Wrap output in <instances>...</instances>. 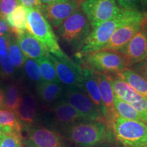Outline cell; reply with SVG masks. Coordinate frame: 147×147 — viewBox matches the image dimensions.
<instances>
[{
	"label": "cell",
	"mask_w": 147,
	"mask_h": 147,
	"mask_svg": "<svg viewBox=\"0 0 147 147\" xmlns=\"http://www.w3.org/2000/svg\"><path fill=\"white\" fill-rule=\"evenodd\" d=\"M8 53L11 62L15 69L21 68L27 58L20 49L16 36L12 32L9 38Z\"/></svg>",
	"instance_id": "24"
},
{
	"label": "cell",
	"mask_w": 147,
	"mask_h": 147,
	"mask_svg": "<svg viewBox=\"0 0 147 147\" xmlns=\"http://www.w3.org/2000/svg\"><path fill=\"white\" fill-rule=\"evenodd\" d=\"M93 73L98 84L101 98L104 106V121L108 130L110 131L112 130L114 122L118 116L114 106L115 94H114L113 87L107 75L96 71H93Z\"/></svg>",
	"instance_id": "11"
},
{
	"label": "cell",
	"mask_w": 147,
	"mask_h": 147,
	"mask_svg": "<svg viewBox=\"0 0 147 147\" xmlns=\"http://www.w3.org/2000/svg\"><path fill=\"white\" fill-rule=\"evenodd\" d=\"M16 37L20 49L26 58L37 60L49 55L45 46L29 32L21 33Z\"/></svg>",
	"instance_id": "17"
},
{
	"label": "cell",
	"mask_w": 147,
	"mask_h": 147,
	"mask_svg": "<svg viewBox=\"0 0 147 147\" xmlns=\"http://www.w3.org/2000/svg\"><path fill=\"white\" fill-rule=\"evenodd\" d=\"M3 129H2V127H1V126H0V134H1V133H3Z\"/></svg>",
	"instance_id": "39"
},
{
	"label": "cell",
	"mask_w": 147,
	"mask_h": 147,
	"mask_svg": "<svg viewBox=\"0 0 147 147\" xmlns=\"http://www.w3.org/2000/svg\"><path fill=\"white\" fill-rule=\"evenodd\" d=\"M18 2L28 9L40 8L42 6L39 0H18Z\"/></svg>",
	"instance_id": "33"
},
{
	"label": "cell",
	"mask_w": 147,
	"mask_h": 147,
	"mask_svg": "<svg viewBox=\"0 0 147 147\" xmlns=\"http://www.w3.org/2000/svg\"><path fill=\"white\" fill-rule=\"evenodd\" d=\"M4 102L3 108L16 112L22 93L20 91L19 86L16 83L9 84L5 88Z\"/></svg>",
	"instance_id": "23"
},
{
	"label": "cell",
	"mask_w": 147,
	"mask_h": 147,
	"mask_svg": "<svg viewBox=\"0 0 147 147\" xmlns=\"http://www.w3.org/2000/svg\"><path fill=\"white\" fill-rule=\"evenodd\" d=\"M16 114L25 128L34 125L38 115V102L34 95L29 92L22 93Z\"/></svg>",
	"instance_id": "16"
},
{
	"label": "cell",
	"mask_w": 147,
	"mask_h": 147,
	"mask_svg": "<svg viewBox=\"0 0 147 147\" xmlns=\"http://www.w3.org/2000/svg\"><path fill=\"white\" fill-rule=\"evenodd\" d=\"M27 31L45 46L49 53L59 59L69 58L61 49L52 26L40 8L29 9Z\"/></svg>",
	"instance_id": "3"
},
{
	"label": "cell",
	"mask_w": 147,
	"mask_h": 147,
	"mask_svg": "<svg viewBox=\"0 0 147 147\" xmlns=\"http://www.w3.org/2000/svg\"><path fill=\"white\" fill-rule=\"evenodd\" d=\"M25 130V147H67L59 134L45 127L33 125Z\"/></svg>",
	"instance_id": "10"
},
{
	"label": "cell",
	"mask_w": 147,
	"mask_h": 147,
	"mask_svg": "<svg viewBox=\"0 0 147 147\" xmlns=\"http://www.w3.org/2000/svg\"><path fill=\"white\" fill-rule=\"evenodd\" d=\"M65 87L61 82H42L37 85L38 97L47 106L54 105L63 98Z\"/></svg>",
	"instance_id": "18"
},
{
	"label": "cell",
	"mask_w": 147,
	"mask_h": 147,
	"mask_svg": "<svg viewBox=\"0 0 147 147\" xmlns=\"http://www.w3.org/2000/svg\"><path fill=\"white\" fill-rule=\"evenodd\" d=\"M146 13H147V11H146Z\"/></svg>",
	"instance_id": "42"
},
{
	"label": "cell",
	"mask_w": 147,
	"mask_h": 147,
	"mask_svg": "<svg viewBox=\"0 0 147 147\" xmlns=\"http://www.w3.org/2000/svg\"><path fill=\"white\" fill-rule=\"evenodd\" d=\"M57 29L60 38L74 50L79 52L91 34L92 28L85 14L78 9Z\"/></svg>",
	"instance_id": "4"
},
{
	"label": "cell",
	"mask_w": 147,
	"mask_h": 147,
	"mask_svg": "<svg viewBox=\"0 0 147 147\" xmlns=\"http://www.w3.org/2000/svg\"><path fill=\"white\" fill-rule=\"evenodd\" d=\"M77 57L82 58L84 65L92 70L106 74H117L127 68L124 57L117 51L100 50Z\"/></svg>",
	"instance_id": "5"
},
{
	"label": "cell",
	"mask_w": 147,
	"mask_h": 147,
	"mask_svg": "<svg viewBox=\"0 0 147 147\" xmlns=\"http://www.w3.org/2000/svg\"><path fill=\"white\" fill-rule=\"evenodd\" d=\"M117 3L123 10L147 11V0H117Z\"/></svg>",
	"instance_id": "28"
},
{
	"label": "cell",
	"mask_w": 147,
	"mask_h": 147,
	"mask_svg": "<svg viewBox=\"0 0 147 147\" xmlns=\"http://www.w3.org/2000/svg\"><path fill=\"white\" fill-rule=\"evenodd\" d=\"M112 130L117 140L124 146H146L147 125L142 121L129 120L117 116Z\"/></svg>",
	"instance_id": "6"
},
{
	"label": "cell",
	"mask_w": 147,
	"mask_h": 147,
	"mask_svg": "<svg viewBox=\"0 0 147 147\" xmlns=\"http://www.w3.org/2000/svg\"><path fill=\"white\" fill-rule=\"evenodd\" d=\"M146 16L145 12L121 9V12L116 17L104 22L92 29L91 34L77 55L100 51L117 29L125 24L143 21Z\"/></svg>",
	"instance_id": "1"
},
{
	"label": "cell",
	"mask_w": 147,
	"mask_h": 147,
	"mask_svg": "<svg viewBox=\"0 0 147 147\" xmlns=\"http://www.w3.org/2000/svg\"><path fill=\"white\" fill-rule=\"evenodd\" d=\"M3 102H4V92L2 89L0 88V109L3 108Z\"/></svg>",
	"instance_id": "37"
},
{
	"label": "cell",
	"mask_w": 147,
	"mask_h": 147,
	"mask_svg": "<svg viewBox=\"0 0 147 147\" xmlns=\"http://www.w3.org/2000/svg\"><path fill=\"white\" fill-rule=\"evenodd\" d=\"M119 53L126 61L127 68L147 57V30L144 27L135 34L132 39Z\"/></svg>",
	"instance_id": "13"
},
{
	"label": "cell",
	"mask_w": 147,
	"mask_h": 147,
	"mask_svg": "<svg viewBox=\"0 0 147 147\" xmlns=\"http://www.w3.org/2000/svg\"><path fill=\"white\" fill-rule=\"evenodd\" d=\"M117 75L134 90L147 99V82L138 74L129 68H126Z\"/></svg>",
	"instance_id": "22"
},
{
	"label": "cell",
	"mask_w": 147,
	"mask_h": 147,
	"mask_svg": "<svg viewBox=\"0 0 147 147\" xmlns=\"http://www.w3.org/2000/svg\"><path fill=\"white\" fill-rule=\"evenodd\" d=\"M63 97L84 120L100 121L105 123L101 112L81 88H65Z\"/></svg>",
	"instance_id": "8"
},
{
	"label": "cell",
	"mask_w": 147,
	"mask_h": 147,
	"mask_svg": "<svg viewBox=\"0 0 147 147\" xmlns=\"http://www.w3.org/2000/svg\"><path fill=\"white\" fill-rule=\"evenodd\" d=\"M11 33V30L8 23L4 18L0 16V36L9 34Z\"/></svg>",
	"instance_id": "35"
},
{
	"label": "cell",
	"mask_w": 147,
	"mask_h": 147,
	"mask_svg": "<svg viewBox=\"0 0 147 147\" xmlns=\"http://www.w3.org/2000/svg\"><path fill=\"white\" fill-rule=\"evenodd\" d=\"M21 140V136L3 132L0 134V147H23Z\"/></svg>",
	"instance_id": "29"
},
{
	"label": "cell",
	"mask_w": 147,
	"mask_h": 147,
	"mask_svg": "<svg viewBox=\"0 0 147 147\" xmlns=\"http://www.w3.org/2000/svg\"><path fill=\"white\" fill-rule=\"evenodd\" d=\"M29 9L22 5H18L16 8L5 18L11 32L14 35L27 31V16Z\"/></svg>",
	"instance_id": "20"
},
{
	"label": "cell",
	"mask_w": 147,
	"mask_h": 147,
	"mask_svg": "<svg viewBox=\"0 0 147 147\" xmlns=\"http://www.w3.org/2000/svg\"><path fill=\"white\" fill-rule=\"evenodd\" d=\"M146 147H147V144H146Z\"/></svg>",
	"instance_id": "41"
},
{
	"label": "cell",
	"mask_w": 147,
	"mask_h": 147,
	"mask_svg": "<svg viewBox=\"0 0 147 147\" xmlns=\"http://www.w3.org/2000/svg\"><path fill=\"white\" fill-rule=\"evenodd\" d=\"M143 27H144L146 30H147V13H146V18H145V20L144 21V24H143Z\"/></svg>",
	"instance_id": "38"
},
{
	"label": "cell",
	"mask_w": 147,
	"mask_h": 147,
	"mask_svg": "<svg viewBox=\"0 0 147 147\" xmlns=\"http://www.w3.org/2000/svg\"><path fill=\"white\" fill-rule=\"evenodd\" d=\"M10 34L0 36V54L8 53L9 38H10Z\"/></svg>",
	"instance_id": "34"
},
{
	"label": "cell",
	"mask_w": 147,
	"mask_h": 147,
	"mask_svg": "<svg viewBox=\"0 0 147 147\" xmlns=\"http://www.w3.org/2000/svg\"><path fill=\"white\" fill-rule=\"evenodd\" d=\"M82 69H83V77H82V89L98 108L104 117V106L101 98L98 84L95 79L93 71L85 65L82 67Z\"/></svg>",
	"instance_id": "19"
},
{
	"label": "cell",
	"mask_w": 147,
	"mask_h": 147,
	"mask_svg": "<svg viewBox=\"0 0 147 147\" xmlns=\"http://www.w3.org/2000/svg\"><path fill=\"white\" fill-rule=\"evenodd\" d=\"M49 57L54 64L59 80L65 88L82 89L83 69L80 64L70 58L59 59L50 53Z\"/></svg>",
	"instance_id": "9"
},
{
	"label": "cell",
	"mask_w": 147,
	"mask_h": 147,
	"mask_svg": "<svg viewBox=\"0 0 147 147\" xmlns=\"http://www.w3.org/2000/svg\"><path fill=\"white\" fill-rule=\"evenodd\" d=\"M114 106L117 115L122 118L138 121H142V118L138 112L132 106L125 101L121 100L115 95L114 97ZM144 123V122H143Z\"/></svg>",
	"instance_id": "26"
},
{
	"label": "cell",
	"mask_w": 147,
	"mask_h": 147,
	"mask_svg": "<svg viewBox=\"0 0 147 147\" xmlns=\"http://www.w3.org/2000/svg\"><path fill=\"white\" fill-rule=\"evenodd\" d=\"M144 20L145 18L143 21L132 22L119 27L114 32L101 50L119 52L127 45L135 34L142 29Z\"/></svg>",
	"instance_id": "15"
},
{
	"label": "cell",
	"mask_w": 147,
	"mask_h": 147,
	"mask_svg": "<svg viewBox=\"0 0 147 147\" xmlns=\"http://www.w3.org/2000/svg\"><path fill=\"white\" fill-rule=\"evenodd\" d=\"M147 82V57L129 67Z\"/></svg>",
	"instance_id": "32"
},
{
	"label": "cell",
	"mask_w": 147,
	"mask_h": 147,
	"mask_svg": "<svg viewBox=\"0 0 147 147\" xmlns=\"http://www.w3.org/2000/svg\"><path fill=\"white\" fill-rule=\"evenodd\" d=\"M70 1V0H39V1L42 5H49L52 4V3L61 2V1Z\"/></svg>",
	"instance_id": "36"
},
{
	"label": "cell",
	"mask_w": 147,
	"mask_h": 147,
	"mask_svg": "<svg viewBox=\"0 0 147 147\" xmlns=\"http://www.w3.org/2000/svg\"><path fill=\"white\" fill-rule=\"evenodd\" d=\"M0 126L3 133L15 134L22 136L23 126L15 112L4 108L0 109Z\"/></svg>",
	"instance_id": "21"
},
{
	"label": "cell",
	"mask_w": 147,
	"mask_h": 147,
	"mask_svg": "<svg viewBox=\"0 0 147 147\" xmlns=\"http://www.w3.org/2000/svg\"><path fill=\"white\" fill-rule=\"evenodd\" d=\"M80 7L89 20L92 29L113 19L121 11L116 0H81Z\"/></svg>",
	"instance_id": "7"
},
{
	"label": "cell",
	"mask_w": 147,
	"mask_h": 147,
	"mask_svg": "<svg viewBox=\"0 0 147 147\" xmlns=\"http://www.w3.org/2000/svg\"><path fill=\"white\" fill-rule=\"evenodd\" d=\"M18 3V0H0V16L5 20Z\"/></svg>",
	"instance_id": "31"
},
{
	"label": "cell",
	"mask_w": 147,
	"mask_h": 147,
	"mask_svg": "<svg viewBox=\"0 0 147 147\" xmlns=\"http://www.w3.org/2000/svg\"><path fill=\"white\" fill-rule=\"evenodd\" d=\"M79 1H61L49 5H42L40 10L51 26L57 29L65 20L80 8Z\"/></svg>",
	"instance_id": "12"
},
{
	"label": "cell",
	"mask_w": 147,
	"mask_h": 147,
	"mask_svg": "<svg viewBox=\"0 0 147 147\" xmlns=\"http://www.w3.org/2000/svg\"><path fill=\"white\" fill-rule=\"evenodd\" d=\"M108 131L103 122L82 121L66 127L61 132L77 146L92 147L103 142Z\"/></svg>",
	"instance_id": "2"
},
{
	"label": "cell",
	"mask_w": 147,
	"mask_h": 147,
	"mask_svg": "<svg viewBox=\"0 0 147 147\" xmlns=\"http://www.w3.org/2000/svg\"><path fill=\"white\" fill-rule=\"evenodd\" d=\"M0 68L5 77H12L14 74L15 67L12 65L8 53L0 54Z\"/></svg>",
	"instance_id": "30"
},
{
	"label": "cell",
	"mask_w": 147,
	"mask_h": 147,
	"mask_svg": "<svg viewBox=\"0 0 147 147\" xmlns=\"http://www.w3.org/2000/svg\"><path fill=\"white\" fill-rule=\"evenodd\" d=\"M74 1H81V0H74Z\"/></svg>",
	"instance_id": "40"
},
{
	"label": "cell",
	"mask_w": 147,
	"mask_h": 147,
	"mask_svg": "<svg viewBox=\"0 0 147 147\" xmlns=\"http://www.w3.org/2000/svg\"><path fill=\"white\" fill-rule=\"evenodd\" d=\"M49 55L42 57L41 58L36 60L39 66L43 81L49 82H59V80L57 76L55 65L51 59L49 58Z\"/></svg>",
	"instance_id": "25"
},
{
	"label": "cell",
	"mask_w": 147,
	"mask_h": 147,
	"mask_svg": "<svg viewBox=\"0 0 147 147\" xmlns=\"http://www.w3.org/2000/svg\"><path fill=\"white\" fill-rule=\"evenodd\" d=\"M51 113L53 124L59 131L74 123L85 121L63 97L51 106Z\"/></svg>",
	"instance_id": "14"
},
{
	"label": "cell",
	"mask_w": 147,
	"mask_h": 147,
	"mask_svg": "<svg viewBox=\"0 0 147 147\" xmlns=\"http://www.w3.org/2000/svg\"><path fill=\"white\" fill-rule=\"evenodd\" d=\"M23 66L24 71L29 80L36 83L37 85L43 82L39 66L36 60L27 58Z\"/></svg>",
	"instance_id": "27"
}]
</instances>
